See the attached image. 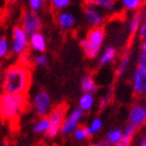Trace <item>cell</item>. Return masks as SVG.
<instances>
[{
	"mask_svg": "<svg viewBox=\"0 0 146 146\" xmlns=\"http://www.w3.org/2000/svg\"><path fill=\"white\" fill-rule=\"evenodd\" d=\"M31 80V74L28 65L18 63L5 70L3 74L2 89L4 93L26 94Z\"/></svg>",
	"mask_w": 146,
	"mask_h": 146,
	"instance_id": "obj_1",
	"label": "cell"
},
{
	"mask_svg": "<svg viewBox=\"0 0 146 146\" xmlns=\"http://www.w3.org/2000/svg\"><path fill=\"white\" fill-rule=\"evenodd\" d=\"M26 94L3 93L0 96V117L6 121H14L25 110Z\"/></svg>",
	"mask_w": 146,
	"mask_h": 146,
	"instance_id": "obj_2",
	"label": "cell"
},
{
	"mask_svg": "<svg viewBox=\"0 0 146 146\" xmlns=\"http://www.w3.org/2000/svg\"><path fill=\"white\" fill-rule=\"evenodd\" d=\"M106 38V31L102 27H93L89 31L85 39L82 40L80 46L88 58H98Z\"/></svg>",
	"mask_w": 146,
	"mask_h": 146,
	"instance_id": "obj_3",
	"label": "cell"
},
{
	"mask_svg": "<svg viewBox=\"0 0 146 146\" xmlns=\"http://www.w3.org/2000/svg\"><path fill=\"white\" fill-rule=\"evenodd\" d=\"M66 114H67V106L66 104H60V106L51 110L50 114L48 115L49 127L45 134L46 138L53 139L60 134L62 125L66 119Z\"/></svg>",
	"mask_w": 146,
	"mask_h": 146,
	"instance_id": "obj_4",
	"label": "cell"
},
{
	"mask_svg": "<svg viewBox=\"0 0 146 146\" xmlns=\"http://www.w3.org/2000/svg\"><path fill=\"white\" fill-rule=\"evenodd\" d=\"M29 47V36L24 31L21 26H16L12 31V43L11 50L14 54L20 55L27 52Z\"/></svg>",
	"mask_w": 146,
	"mask_h": 146,
	"instance_id": "obj_5",
	"label": "cell"
},
{
	"mask_svg": "<svg viewBox=\"0 0 146 146\" xmlns=\"http://www.w3.org/2000/svg\"><path fill=\"white\" fill-rule=\"evenodd\" d=\"M33 107L39 118L48 117L51 112V98L48 92L45 90H39L33 98Z\"/></svg>",
	"mask_w": 146,
	"mask_h": 146,
	"instance_id": "obj_6",
	"label": "cell"
},
{
	"mask_svg": "<svg viewBox=\"0 0 146 146\" xmlns=\"http://www.w3.org/2000/svg\"><path fill=\"white\" fill-rule=\"evenodd\" d=\"M28 36H31L35 33H39L42 28V20L36 13L31 9H26L22 14L21 25H20Z\"/></svg>",
	"mask_w": 146,
	"mask_h": 146,
	"instance_id": "obj_7",
	"label": "cell"
},
{
	"mask_svg": "<svg viewBox=\"0 0 146 146\" xmlns=\"http://www.w3.org/2000/svg\"><path fill=\"white\" fill-rule=\"evenodd\" d=\"M85 112L82 111L80 108L76 107L69 113V115L66 119H65L64 123L62 125L61 131L60 134H62L63 136H69L72 135L75 129L79 126V122L84 118Z\"/></svg>",
	"mask_w": 146,
	"mask_h": 146,
	"instance_id": "obj_8",
	"label": "cell"
},
{
	"mask_svg": "<svg viewBox=\"0 0 146 146\" xmlns=\"http://www.w3.org/2000/svg\"><path fill=\"white\" fill-rule=\"evenodd\" d=\"M128 121L129 123L135 124L137 127H140L146 123V107L144 106H134L129 111L128 115Z\"/></svg>",
	"mask_w": 146,
	"mask_h": 146,
	"instance_id": "obj_9",
	"label": "cell"
},
{
	"mask_svg": "<svg viewBox=\"0 0 146 146\" xmlns=\"http://www.w3.org/2000/svg\"><path fill=\"white\" fill-rule=\"evenodd\" d=\"M133 88L137 94H146V70L141 68L136 69L133 77Z\"/></svg>",
	"mask_w": 146,
	"mask_h": 146,
	"instance_id": "obj_10",
	"label": "cell"
},
{
	"mask_svg": "<svg viewBox=\"0 0 146 146\" xmlns=\"http://www.w3.org/2000/svg\"><path fill=\"white\" fill-rule=\"evenodd\" d=\"M85 19L87 23L93 27H101L104 21V17L102 13L99 12L97 9L86 7L85 9Z\"/></svg>",
	"mask_w": 146,
	"mask_h": 146,
	"instance_id": "obj_11",
	"label": "cell"
},
{
	"mask_svg": "<svg viewBox=\"0 0 146 146\" xmlns=\"http://www.w3.org/2000/svg\"><path fill=\"white\" fill-rule=\"evenodd\" d=\"M29 46L36 53H44L46 50L47 42L44 35L41 33H35L31 36H29Z\"/></svg>",
	"mask_w": 146,
	"mask_h": 146,
	"instance_id": "obj_12",
	"label": "cell"
},
{
	"mask_svg": "<svg viewBox=\"0 0 146 146\" xmlns=\"http://www.w3.org/2000/svg\"><path fill=\"white\" fill-rule=\"evenodd\" d=\"M58 24L63 31H71L76 25V17L70 12H62L58 16Z\"/></svg>",
	"mask_w": 146,
	"mask_h": 146,
	"instance_id": "obj_13",
	"label": "cell"
},
{
	"mask_svg": "<svg viewBox=\"0 0 146 146\" xmlns=\"http://www.w3.org/2000/svg\"><path fill=\"white\" fill-rule=\"evenodd\" d=\"M80 88L84 93H90V94H95L98 90L97 85L91 75H85L82 77Z\"/></svg>",
	"mask_w": 146,
	"mask_h": 146,
	"instance_id": "obj_14",
	"label": "cell"
},
{
	"mask_svg": "<svg viewBox=\"0 0 146 146\" xmlns=\"http://www.w3.org/2000/svg\"><path fill=\"white\" fill-rule=\"evenodd\" d=\"M95 104V97L94 94H90V93H84V94L79 97L78 100V108L84 111V112H89L91 111L94 107Z\"/></svg>",
	"mask_w": 146,
	"mask_h": 146,
	"instance_id": "obj_15",
	"label": "cell"
},
{
	"mask_svg": "<svg viewBox=\"0 0 146 146\" xmlns=\"http://www.w3.org/2000/svg\"><path fill=\"white\" fill-rule=\"evenodd\" d=\"M116 58V48L114 46H108L104 49V52L101 53L100 58H99V65L100 66H106L114 62Z\"/></svg>",
	"mask_w": 146,
	"mask_h": 146,
	"instance_id": "obj_16",
	"label": "cell"
},
{
	"mask_svg": "<svg viewBox=\"0 0 146 146\" xmlns=\"http://www.w3.org/2000/svg\"><path fill=\"white\" fill-rule=\"evenodd\" d=\"M49 127V119L48 117H44V118H40L38 121L35 122L33 125V131L35 134H46V131H48Z\"/></svg>",
	"mask_w": 146,
	"mask_h": 146,
	"instance_id": "obj_17",
	"label": "cell"
},
{
	"mask_svg": "<svg viewBox=\"0 0 146 146\" xmlns=\"http://www.w3.org/2000/svg\"><path fill=\"white\" fill-rule=\"evenodd\" d=\"M122 139H123V131L120 128H113V129L107 133V139L106 140L112 146L120 142Z\"/></svg>",
	"mask_w": 146,
	"mask_h": 146,
	"instance_id": "obj_18",
	"label": "cell"
},
{
	"mask_svg": "<svg viewBox=\"0 0 146 146\" xmlns=\"http://www.w3.org/2000/svg\"><path fill=\"white\" fill-rule=\"evenodd\" d=\"M93 135L91 134V131H89L88 126H78L76 128L75 131L73 133V137L76 141L78 142H82V141L88 140L89 138H91Z\"/></svg>",
	"mask_w": 146,
	"mask_h": 146,
	"instance_id": "obj_19",
	"label": "cell"
},
{
	"mask_svg": "<svg viewBox=\"0 0 146 146\" xmlns=\"http://www.w3.org/2000/svg\"><path fill=\"white\" fill-rule=\"evenodd\" d=\"M142 18L143 17L141 15V13H136L133 16V18L131 19V21L128 23V31L131 34L134 35L135 33H137L139 31V28L142 24Z\"/></svg>",
	"mask_w": 146,
	"mask_h": 146,
	"instance_id": "obj_20",
	"label": "cell"
},
{
	"mask_svg": "<svg viewBox=\"0 0 146 146\" xmlns=\"http://www.w3.org/2000/svg\"><path fill=\"white\" fill-rule=\"evenodd\" d=\"M129 61H131V58H129L128 54H125L122 56L121 61H120L118 67L116 69V72H115L116 77H120V76H122L124 74L125 70L127 69L128 65H129Z\"/></svg>",
	"mask_w": 146,
	"mask_h": 146,
	"instance_id": "obj_21",
	"label": "cell"
},
{
	"mask_svg": "<svg viewBox=\"0 0 146 146\" xmlns=\"http://www.w3.org/2000/svg\"><path fill=\"white\" fill-rule=\"evenodd\" d=\"M123 7L128 11H137L143 3V0H121Z\"/></svg>",
	"mask_w": 146,
	"mask_h": 146,
	"instance_id": "obj_22",
	"label": "cell"
},
{
	"mask_svg": "<svg viewBox=\"0 0 146 146\" xmlns=\"http://www.w3.org/2000/svg\"><path fill=\"white\" fill-rule=\"evenodd\" d=\"M102 125H104L102 120H101L99 117H94V118L92 119V121L90 122L88 128H89V131H91V134L94 135V134H96V133H98L99 131H101Z\"/></svg>",
	"mask_w": 146,
	"mask_h": 146,
	"instance_id": "obj_23",
	"label": "cell"
},
{
	"mask_svg": "<svg viewBox=\"0 0 146 146\" xmlns=\"http://www.w3.org/2000/svg\"><path fill=\"white\" fill-rule=\"evenodd\" d=\"M95 4L97 7L107 9V11H112L115 9L116 1L115 0H94Z\"/></svg>",
	"mask_w": 146,
	"mask_h": 146,
	"instance_id": "obj_24",
	"label": "cell"
},
{
	"mask_svg": "<svg viewBox=\"0 0 146 146\" xmlns=\"http://www.w3.org/2000/svg\"><path fill=\"white\" fill-rule=\"evenodd\" d=\"M9 43L5 36H0V58H5L9 52Z\"/></svg>",
	"mask_w": 146,
	"mask_h": 146,
	"instance_id": "obj_25",
	"label": "cell"
},
{
	"mask_svg": "<svg viewBox=\"0 0 146 146\" xmlns=\"http://www.w3.org/2000/svg\"><path fill=\"white\" fill-rule=\"evenodd\" d=\"M112 98H113V89L111 88L109 91L106 93V94L101 97L100 101H99V110H104L106 108L111 104V101H112Z\"/></svg>",
	"mask_w": 146,
	"mask_h": 146,
	"instance_id": "obj_26",
	"label": "cell"
},
{
	"mask_svg": "<svg viewBox=\"0 0 146 146\" xmlns=\"http://www.w3.org/2000/svg\"><path fill=\"white\" fill-rule=\"evenodd\" d=\"M27 3L28 6H29V9L38 14L44 7L45 0H27Z\"/></svg>",
	"mask_w": 146,
	"mask_h": 146,
	"instance_id": "obj_27",
	"label": "cell"
},
{
	"mask_svg": "<svg viewBox=\"0 0 146 146\" xmlns=\"http://www.w3.org/2000/svg\"><path fill=\"white\" fill-rule=\"evenodd\" d=\"M71 0H51V5L55 11H63L70 5Z\"/></svg>",
	"mask_w": 146,
	"mask_h": 146,
	"instance_id": "obj_28",
	"label": "cell"
},
{
	"mask_svg": "<svg viewBox=\"0 0 146 146\" xmlns=\"http://www.w3.org/2000/svg\"><path fill=\"white\" fill-rule=\"evenodd\" d=\"M34 64L39 67H46L48 65V58L44 53H36L33 58Z\"/></svg>",
	"mask_w": 146,
	"mask_h": 146,
	"instance_id": "obj_29",
	"label": "cell"
},
{
	"mask_svg": "<svg viewBox=\"0 0 146 146\" xmlns=\"http://www.w3.org/2000/svg\"><path fill=\"white\" fill-rule=\"evenodd\" d=\"M137 129H138V127L136 125L128 122V124H126V126H125L124 129H123V137L133 139V138L135 137L136 133H137Z\"/></svg>",
	"mask_w": 146,
	"mask_h": 146,
	"instance_id": "obj_30",
	"label": "cell"
},
{
	"mask_svg": "<svg viewBox=\"0 0 146 146\" xmlns=\"http://www.w3.org/2000/svg\"><path fill=\"white\" fill-rule=\"evenodd\" d=\"M138 68H141V69L146 70V49L141 48L139 60H138Z\"/></svg>",
	"mask_w": 146,
	"mask_h": 146,
	"instance_id": "obj_31",
	"label": "cell"
},
{
	"mask_svg": "<svg viewBox=\"0 0 146 146\" xmlns=\"http://www.w3.org/2000/svg\"><path fill=\"white\" fill-rule=\"evenodd\" d=\"M131 140H133V139H131V138L123 137V139H122L120 142H118L117 144H115V145H113V146H131Z\"/></svg>",
	"mask_w": 146,
	"mask_h": 146,
	"instance_id": "obj_32",
	"label": "cell"
},
{
	"mask_svg": "<svg viewBox=\"0 0 146 146\" xmlns=\"http://www.w3.org/2000/svg\"><path fill=\"white\" fill-rule=\"evenodd\" d=\"M138 34H139V36H140L142 40L146 36V22L141 24L140 28H139V31H138Z\"/></svg>",
	"mask_w": 146,
	"mask_h": 146,
	"instance_id": "obj_33",
	"label": "cell"
},
{
	"mask_svg": "<svg viewBox=\"0 0 146 146\" xmlns=\"http://www.w3.org/2000/svg\"><path fill=\"white\" fill-rule=\"evenodd\" d=\"M90 146H112V145H111L107 140H100V141H98V142H96V143L91 144Z\"/></svg>",
	"mask_w": 146,
	"mask_h": 146,
	"instance_id": "obj_34",
	"label": "cell"
},
{
	"mask_svg": "<svg viewBox=\"0 0 146 146\" xmlns=\"http://www.w3.org/2000/svg\"><path fill=\"white\" fill-rule=\"evenodd\" d=\"M139 146H146V135H145V136H143V137H142V139H141L140 144H139Z\"/></svg>",
	"mask_w": 146,
	"mask_h": 146,
	"instance_id": "obj_35",
	"label": "cell"
},
{
	"mask_svg": "<svg viewBox=\"0 0 146 146\" xmlns=\"http://www.w3.org/2000/svg\"><path fill=\"white\" fill-rule=\"evenodd\" d=\"M141 48H145L146 49V36L143 39V41H142V45H141Z\"/></svg>",
	"mask_w": 146,
	"mask_h": 146,
	"instance_id": "obj_36",
	"label": "cell"
},
{
	"mask_svg": "<svg viewBox=\"0 0 146 146\" xmlns=\"http://www.w3.org/2000/svg\"><path fill=\"white\" fill-rule=\"evenodd\" d=\"M7 1H9V2H11V3H16L18 0H7Z\"/></svg>",
	"mask_w": 146,
	"mask_h": 146,
	"instance_id": "obj_37",
	"label": "cell"
},
{
	"mask_svg": "<svg viewBox=\"0 0 146 146\" xmlns=\"http://www.w3.org/2000/svg\"><path fill=\"white\" fill-rule=\"evenodd\" d=\"M28 146H36V144H31V145H28Z\"/></svg>",
	"mask_w": 146,
	"mask_h": 146,
	"instance_id": "obj_38",
	"label": "cell"
},
{
	"mask_svg": "<svg viewBox=\"0 0 146 146\" xmlns=\"http://www.w3.org/2000/svg\"><path fill=\"white\" fill-rule=\"evenodd\" d=\"M145 18H146V13H145Z\"/></svg>",
	"mask_w": 146,
	"mask_h": 146,
	"instance_id": "obj_39",
	"label": "cell"
}]
</instances>
